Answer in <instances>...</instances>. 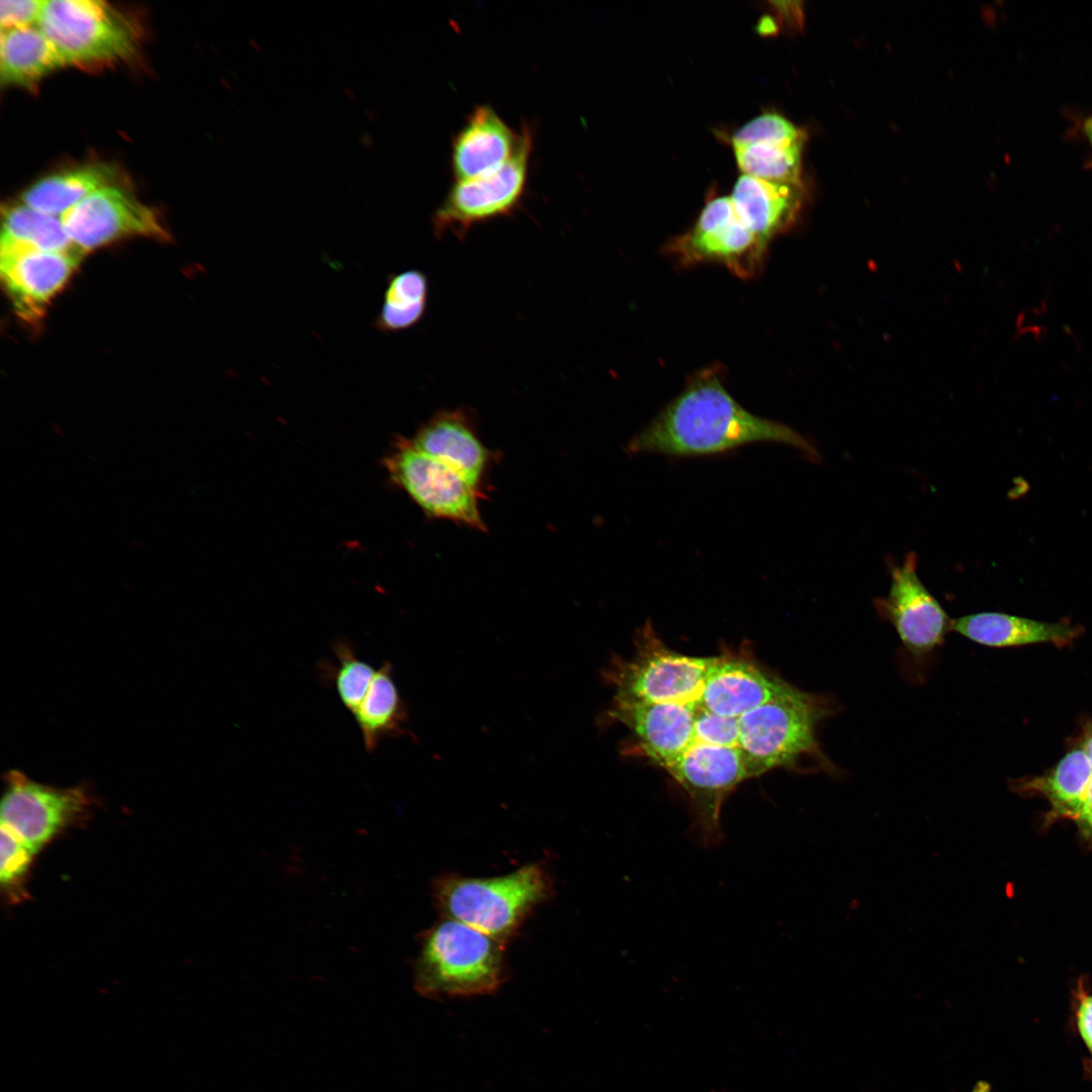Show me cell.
<instances>
[{"label": "cell", "mask_w": 1092, "mask_h": 1092, "mask_svg": "<svg viewBox=\"0 0 1092 1092\" xmlns=\"http://www.w3.org/2000/svg\"><path fill=\"white\" fill-rule=\"evenodd\" d=\"M720 365L694 373L684 389L628 444L631 453L669 457L719 455L746 445L774 442L819 462L815 446L791 427L744 408L726 389Z\"/></svg>", "instance_id": "1"}, {"label": "cell", "mask_w": 1092, "mask_h": 1092, "mask_svg": "<svg viewBox=\"0 0 1092 1092\" xmlns=\"http://www.w3.org/2000/svg\"><path fill=\"white\" fill-rule=\"evenodd\" d=\"M832 712V703L825 697L787 684L768 701L741 715L739 748L748 778L777 767L796 768L806 757L832 770L816 738L818 724Z\"/></svg>", "instance_id": "2"}, {"label": "cell", "mask_w": 1092, "mask_h": 1092, "mask_svg": "<svg viewBox=\"0 0 1092 1092\" xmlns=\"http://www.w3.org/2000/svg\"><path fill=\"white\" fill-rule=\"evenodd\" d=\"M505 974L502 940L444 919L426 932L415 964V986L428 997L490 994Z\"/></svg>", "instance_id": "3"}, {"label": "cell", "mask_w": 1092, "mask_h": 1092, "mask_svg": "<svg viewBox=\"0 0 1092 1092\" xmlns=\"http://www.w3.org/2000/svg\"><path fill=\"white\" fill-rule=\"evenodd\" d=\"M548 890L542 868L528 864L494 878H444L436 885L435 898L447 918L503 940L547 896Z\"/></svg>", "instance_id": "4"}, {"label": "cell", "mask_w": 1092, "mask_h": 1092, "mask_svg": "<svg viewBox=\"0 0 1092 1092\" xmlns=\"http://www.w3.org/2000/svg\"><path fill=\"white\" fill-rule=\"evenodd\" d=\"M38 27L66 65H98L131 57L138 49L135 25L101 0L46 1Z\"/></svg>", "instance_id": "5"}, {"label": "cell", "mask_w": 1092, "mask_h": 1092, "mask_svg": "<svg viewBox=\"0 0 1092 1092\" xmlns=\"http://www.w3.org/2000/svg\"><path fill=\"white\" fill-rule=\"evenodd\" d=\"M629 659L615 656L604 671L615 689L614 698L649 703H689L700 700L714 657H695L669 649L646 623L635 638Z\"/></svg>", "instance_id": "6"}, {"label": "cell", "mask_w": 1092, "mask_h": 1092, "mask_svg": "<svg viewBox=\"0 0 1092 1092\" xmlns=\"http://www.w3.org/2000/svg\"><path fill=\"white\" fill-rule=\"evenodd\" d=\"M515 154L499 168L456 182L432 215L436 238L447 234L465 239L476 224L513 214L524 198L533 147L531 128L524 124Z\"/></svg>", "instance_id": "7"}, {"label": "cell", "mask_w": 1092, "mask_h": 1092, "mask_svg": "<svg viewBox=\"0 0 1092 1092\" xmlns=\"http://www.w3.org/2000/svg\"><path fill=\"white\" fill-rule=\"evenodd\" d=\"M391 480L429 517L484 531L479 487L462 474L399 438L384 460Z\"/></svg>", "instance_id": "8"}, {"label": "cell", "mask_w": 1092, "mask_h": 1092, "mask_svg": "<svg viewBox=\"0 0 1092 1092\" xmlns=\"http://www.w3.org/2000/svg\"><path fill=\"white\" fill-rule=\"evenodd\" d=\"M663 251L681 267L716 263L747 279L759 273L767 248L742 222L730 196H721L709 200L694 225Z\"/></svg>", "instance_id": "9"}, {"label": "cell", "mask_w": 1092, "mask_h": 1092, "mask_svg": "<svg viewBox=\"0 0 1092 1092\" xmlns=\"http://www.w3.org/2000/svg\"><path fill=\"white\" fill-rule=\"evenodd\" d=\"M665 770L689 800L697 840L706 847L719 844L723 804L748 778L741 749L694 743Z\"/></svg>", "instance_id": "10"}, {"label": "cell", "mask_w": 1092, "mask_h": 1092, "mask_svg": "<svg viewBox=\"0 0 1092 1092\" xmlns=\"http://www.w3.org/2000/svg\"><path fill=\"white\" fill-rule=\"evenodd\" d=\"M1 825L33 853L89 815L91 799L82 787L56 788L36 783L18 770L5 777Z\"/></svg>", "instance_id": "11"}, {"label": "cell", "mask_w": 1092, "mask_h": 1092, "mask_svg": "<svg viewBox=\"0 0 1092 1092\" xmlns=\"http://www.w3.org/2000/svg\"><path fill=\"white\" fill-rule=\"evenodd\" d=\"M61 219L72 243L84 254L131 236L168 237L157 213L120 184L94 191Z\"/></svg>", "instance_id": "12"}, {"label": "cell", "mask_w": 1092, "mask_h": 1092, "mask_svg": "<svg viewBox=\"0 0 1092 1092\" xmlns=\"http://www.w3.org/2000/svg\"><path fill=\"white\" fill-rule=\"evenodd\" d=\"M875 607L894 626L908 653L918 660L929 656L951 631L952 620L918 576L914 552L892 567L889 593L875 600Z\"/></svg>", "instance_id": "13"}, {"label": "cell", "mask_w": 1092, "mask_h": 1092, "mask_svg": "<svg viewBox=\"0 0 1092 1092\" xmlns=\"http://www.w3.org/2000/svg\"><path fill=\"white\" fill-rule=\"evenodd\" d=\"M83 255L79 251H46L1 238L0 276L16 313L27 322L38 320Z\"/></svg>", "instance_id": "14"}, {"label": "cell", "mask_w": 1092, "mask_h": 1092, "mask_svg": "<svg viewBox=\"0 0 1092 1092\" xmlns=\"http://www.w3.org/2000/svg\"><path fill=\"white\" fill-rule=\"evenodd\" d=\"M606 721H619L631 732L623 752L644 756L664 769L692 744L695 705L649 703L614 698Z\"/></svg>", "instance_id": "15"}, {"label": "cell", "mask_w": 1092, "mask_h": 1092, "mask_svg": "<svg viewBox=\"0 0 1092 1092\" xmlns=\"http://www.w3.org/2000/svg\"><path fill=\"white\" fill-rule=\"evenodd\" d=\"M804 131L777 113H764L740 127L731 143L745 175L786 183L801 182Z\"/></svg>", "instance_id": "16"}, {"label": "cell", "mask_w": 1092, "mask_h": 1092, "mask_svg": "<svg viewBox=\"0 0 1092 1092\" xmlns=\"http://www.w3.org/2000/svg\"><path fill=\"white\" fill-rule=\"evenodd\" d=\"M787 684L744 655L715 656L697 704L723 717H738L768 701Z\"/></svg>", "instance_id": "17"}, {"label": "cell", "mask_w": 1092, "mask_h": 1092, "mask_svg": "<svg viewBox=\"0 0 1092 1092\" xmlns=\"http://www.w3.org/2000/svg\"><path fill=\"white\" fill-rule=\"evenodd\" d=\"M521 134L488 105L476 106L451 145V171L456 182L470 180L503 166L515 154Z\"/></svg>", "instance_id": "18"}, {"label": "cell", "mask_w": 1092, "mask_h": 1092, "mask_svg": "<svg viewBox=\"0 0 1092 1092\" xmlns=\"http://www.w3.org/2000/svg\"><path fill=\"white\" fill-rule=\"evenodd\" d=\"M730 199L746 228L768 249L777 236L788 231L804 202L802 183L764 180L742 174Z\"/></svg>", "instance_id": "19"}, {"label": "cell", "mask_w": 1092, "mask_h": 1092, "mask_svg": "<svg viewBox=\"0 0 1092 1092\" xmlns=\"http://www.w3.org/2000/svg\"><path fill=\"white\" fill-rule=\"evenodd\" d=\"M410 440L418 450L480 487L489 453L477 437L467 412L462 408L438 412Z\"/></svg>", "instance_id": "20"}, {"label": "cell", "mask_w": 1092, "mask_h": 1092, "mask_svg": "<svg viewBox=\"0 0 1092 1092\" xmlns=\"http://www.w3.org/2000/svg\"><path fill=\"white\" fill-rule=\"evenodd\" d=\"M951 631L989 647H1015L1034 643L1071 644L1082 628L1069 622L1048 623L1004 613L982 612L952 620Z\"/></svg>", "instance_id": "21"}, {"label": "cell", "mask_w": 1092, "mask_h": 1092, "mask_svg": "<svg viewBox=\"0 0 1092 1092\" xmlns=\"http://www.w3.org/2000/svg\"><path fill=\"white\" fill-rule=\"evenodd\" d=\"M117 169L95 162L63 170L39 179L21 195V202L40 212L62 216L94 191L119 184Z\"/></svg>", "instance_id": "22"}, {"label": "cell", "mask_w": 1092, "mask_h": 1092, "mask_svg": "<svg viewBox=\"0 0 1092 1092\" xmlns=\"http://www.w3.org/2000/svg\"><path fill=\"white\" fill-rule=\"evenodd\" d=\"M64 66L61 54L38 25L1 30L3 85L28 87Z\"/></svg>", "instance_id": "23"}, {"label": "cell", "mask_w": 1092, "mask_h": 1092, "mask_svg": "<svg viewBox=\"0 0 1092 1092\" xmlns=\"http://www.w3.org/2000/svg\"><path fill=\"white\" fill-rule=\"evenodd\" d=\"M353 716L368 752H373L385 737L405 735L407 709L394 682L391 663L385 661L376 670Z\"/></svg>", "instance_id": "24"}, {"label": "cell", "mask_w": 1092, "mask_h": 1092, "mask_svg": "<svg viewBox=\"0 0 1092 1092\" xmlns=\"http://www.w3.org/2000/svg\"><path fill=\"white\" fill-rule=\"evenodd\" d=\"M428 293V278L420 270L411 269L390 275L384 302L374 321L375 328L382 333H396L412 328L426 311Z\"/></svg>", "instance_id": "25"}, {"label": "cell", "mask_w": 1092, "mask_h": 1092, "mask_svg": "<svg viewBox=\"0 0 1092 1092\" xmlns=\"http://www.w3.org/2000/svg\"><path fill=\"white\" fill-rule=\"evenodd\" d=\"M1092 778V763L1084 749L1067 753L1045 776L1035 778L1026 789L1042 793L1061 815L1074 817Z\"/></svg>", "instance_id": "26"}, {"label": "cell", "mask_w": 1092, "mask_h": 1092, "mask_svg": "<svg viewBox=\"0 0 1092 1092\" xmlns=\"http://www.w3.org/2000/svg\"><path fill=\"white\" fill-rule=\"evenodd\" d=\"M1 238L46 251L81 252L69 238L61 216L40 212L22 202L7 205L2 209Z\"/></svg>", "instance_id": "27"}, {"label": "cell", "mask_w": 1092, "mask_h": 1092, "mask_svg": "<svg viewBox=\"0 0 1092 1092\" xmlns=\"http://www.w3.org/2000/svg\"><path fill=\"white\" fill-rule=\"evenodd\" d=\"M337 665L329 677L341 703L353 715L362 703L377 669L362 660L347 639H339L333 645Z\"/></svg>", "instance_id": "28"}, {"label": "cell", "mask_w": 1092, "mask_h": 1092, "mask_svg": "<svg viewBox=\"0 0 1092 1092\" xmlns=\"http://www.w3.org/2000/svg\"><path fill=\"white\" fill-rule=\"evenodd\" d=\"M739 717H723L698 704L695 705L692 744L704 743L739 748Z\"/></svg>", "instance_id": "29"}, {"label": "cell", "mask_w": 1092, "mask_h": 1092, "mask_svg": "<svg viewBox=\"0 0 1092 1092\" xmlns=\"http://www.w3.org/2000/svg\"><path fill=\"white\" fill-rule=\"evenodd\" d=\"M34 854L7 827L1 825L0 882L12 892L22 881Z\"/></svg>", "instance_id": "30"}, {"label": "cell", "mask_w": 1092, "mask_h": 1092, "mask_svg": "<svg viewBox=\"0 0 1092 1092\" xmlns=\"http://www.w3.org/2000/svg\"><path fill=\"white\" fill-rule=\"evenodd\" d=\"M46 0H1V30L38 25Z\"/></svg>", "instance_id": "31"}, {"label": "cell", "mask_w": 1092, "mask_h": 1092, "mask_svg": "<svg viewBox=\"0 0 1092 1092\" xmlns=\"http://www.w3.org/2000/svg\"><path fill=\"white\" fill-rule=\"evenodd\" d=\"M1079 1033L1092 1055V996H1084L1077 1009Z\"/></svg>", "instance_id": "32"}, {"label": "cell", "mask_w": 1092, "mask_h": 1092, "mask_svg": "<svg viewBox=\"0 0 1092 1092\" xmlns=\"http://www.w3.org/2000/svg\"><path fill=\"white\" fill-rule=\"evenodd\" d=\"M1074 817L1092 829V778Z\"/></svg>", "instance_id": "33"}, {"label": "cell", "mask_w": 1092, "mask_h": 1092, "mask_svg": "<svg viewBox=\"0 0 1092 1092\" xmlns=\"http://www.w3.org/2000/svg\"><path fill=\"white\" fill-rule=\"evenodd\" d=\"M359 142L361 146L367 150H373L376 147L375 139L366 131H363L359 134Z\"/></svg>", "instance_id": "34"}, {"label": "cell", "mask_w": 1092, "mask_h": 1092, "mask_svg": "<svg viewBox=\"0 0 1092 1092\" xmlns=\"http://www.w3.org/2000/svg\"><path fill=\"white\" fill-rule=\"evenodd\" d=\"M1083 131L1092 148V115L1084 121Z\"/></svg>", "instance_id": "35"}, {"label": "cell", "mask_w": 1092, "mask_h": 1092, "mask_svg": "<svg viewBox=\"0 0 1092 1092\" xmlns=\"http://www.w3.org/2000/svg\"><path fill=\"white\" fill-rule=\"evenodd\" d=\"M1083 749L1087 753V755H1088V757H1089V759H1090V761L1092 763V728L1090 729L1089 733L1086 736Z\"/></svg>", "instance_id": "36"}, {"label": "cell", "mask_w": 1092, "mask_h": 1092, "mask_svg": "<svg viewBox=\"0 0 1092 1092\" xmlns=\"http://www.w3.org/2000/svg\"><path fill=\"white\" fill-rule=\"evenodd\" d=\"M363 112H364V115H365V116H366V117H367V118H368V119H369L370 121H372V122H375V121H378V120H379V115H378V113H377V112H376V111H375L374 109H372V108H365V109L363 110Z\"/></svg>", "instance_id": "37"}, {"label": "cell", "mask_w": 1092, "mask_h": 1092, "mask_svg": "<svg viewBox=\"0 0 1092 1092\" xmlns=\"http://www.w3.org/2000/svg\"><path fill=\"white\" fill-rule=\"evenodd\" d=\"M343 92L349 100L354 101L356 99V94L350 86H344Z\"/></svg>", "instance_id": "38"}, {"label": "cell", "mask_w": 1092, "mask_h": 1092, "mask_svg": "<svg viewBox=\"0 0 1092 1092\" xmlns=\"http://www.w3.org/2000/svg\"><path fill=\"white\" fill-rule=\"evenodd\" d=\"M249 43H250V46L252 47V49L254 51H256L258 53L262 52V46L260 44V42L257 39L251 37V38H249Z\"/></svg>", "instance_id": "39"}]
</instances>
